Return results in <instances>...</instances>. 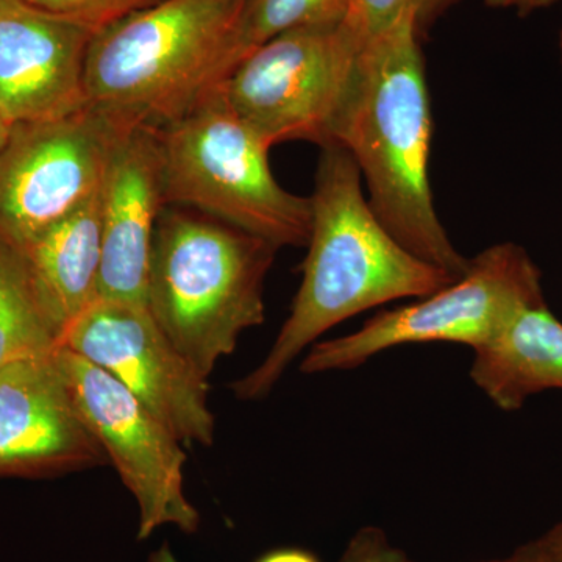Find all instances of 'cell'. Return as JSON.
<instances>
[{"instance_id": "1", "label": "cell", "mask_w": 562, "mask_h": 562, "mask_svg": "<svg viewBox=\"0 0 562 562\" xmlns=\"http://www.w3.org/2000/svg\"><path fill=\"white\" fill-rule=\"evenodd\" d=\"M321 149L301 288L265 360L233 384L239 401L271 394L291 362L341 322L384 303L425 297L458 280L406 250L384 228L346 147L330 143Z\"/></svg>"}, {"instance_id": "2", "label": "cell", "mask_w": 562, "mask_h": 562, "mask_svg": "<svg viewBox=\"0 0 562 562\" xmlns=\"http://www.w3.org/2000/svg\"><path fill=\"white\" fill-rule=\"evenodd\" d=\"M413 7L362 44L331 143L349 150L373 213L417 258L464 276L462 257L432 203L431 109Z\"/></svg>"}, {"instance_id": "3", "label": "cell", "mask_w": 562, "mask_h": 562, "mask_svg": "<svg viewBox=\"0 0 562 562\" xmlns=\"http://www.w3.org/2000/svg\"><path fill=\"white\" fill-rule=\"evenodd\" d=\"M241 0H158L92 35L88 105L122 127L162 128L190 113L233 69Z\"/></svg>"}, {"instance_id": "4", "label": "cell", "mask_w": 562, "mask_h": 562, "mask_svg": "<svg viewBox=\"0 0 562 562\" xmlns=\"http://www.w3.org/2000/svg\"><path fill=\"white\" fill-rule=\"evenodd\" d=\"M277 247L181 206H166L151 241L147 306L166 338L209 380L249 328L265 324Z\"/></svg>"}, {"instance_id": "5", "label": "cell", "mask_w": 562, "mask_h": 562, "mask_svg": "<svg viewBox=\"0 0 562 562\" xmlns=\"http://www.w3.org/2000/svg\"><path fill=\"white\" fill-rule=\"evenodd\" d=\"M157 131L166 206L199 211L279 250L308 246L310 198L276 180L271 147L231 109L221 87Z\"/></svg>"}, {"instance_id": "6", "label": "cell", "mask_w": 562, "mask_h": 562, "mask_svg": "<svg viewBox=\"0 0 562 562\" xmlns=\"http://www.w3.org/2000/svg\"><path fill=\"white\" fill-rule=\"evenodd\" d=\"M543 302L541 272L522 247L497 244L442 290L371 317L360 330L314 342L302 360L306 375L351 371L406 344L487 346L522 310Z\"/></svg>"}, {"instance_id": "7", "label": "cell", "mask_w": 562, "mask_h": 562, "mask_svg": "<svg viewBox=\"0 0 562 562\" xmlns=\"http://www.w3.org/2000/svg\"><path fill=\"white\" fill-rule=\"evenodd\" d=\"M361 47L344 21L292 29L246 55L221 92L269 147L288 140L324 147Z\"/></svg>"}, {"instance_id": "8", "label": "cell", "mask_w": 562, "mask_h": 562, "mask_svg": "<svg viewBox=\"0 0 562 562\" xmlns=\"http://www.w3.org/2000/svg\"><path fill=\"white\" fill-rule=\"evenodd\" d=\"M121 128L92 106L11 124L0 149V244L22 251L91 199Z\"/></svg>"}, {"instance_id": "9", "label": "cell", "mask_w": 562, "mask_h": 562, "mask_svg": "<svg viewBox=\"0 0 562 562\" xmlns=\"http://www.w3.org/2000/svg\"><path fill=\"white\" fill-rule=\"evenodd\" d=\"M55 361L81 419L138 503L139 541L165 525L198 531L201 514L184 494L187 454L179 438L124 384L76 351L61 347Z\"/></svg>"}, {"instance_id": "10", "label": "cell", "mask_w": 562, "mask_h": 562, "mask_svg": "<svg viewBox=\"0 0 562 562\" xmlns=\"http://www.w3.org/2000/svg\"><path fill=\"white\" fill-rule=\"evenodd\" d=\"M63 347L124 384L180 442L213 443L209 380L166 338L147 303L99 299L70 325Z\"/></svg>"}, {"instance_id": "11", "label": "cell", "mask_w": 562, "mask_h": 562, "mask_svg": "<svg viewBox=\"0 0 562 562\" xmlns=\"http://www.w3.org/2000/svg\"><path fill=\"white\" fill-rule=\"evenodd\" d=\"M94 29L0 0V113L10 124L87 109L85 65Z\"/></svg>"}, {"instance_id": "12", "label": "cell", "mask_w": 562, "mask_h": 562, "mask_svg": "<svg viewBox=\"0 0 562 562\" xmlns=\"http://www.w3.org/2000/svg\"><path fill=\"white\" fill-rule=\"evenodd\" d=\"M106 460L55 353L0 368V475H54Z\"/></svg>"}, {"instance_id": "13", "label": "cell", "mask_w": 562, "mask_h": 562, "mask_svg": "<svg viewBox=\"0 0 562 562\" xmlns=\"http://www.w3.org/2000/svg\"><path fill=\"white\" fill-rule=\"evenodd\" d=\"M103 301L147 303L151 241L165 202L157 128L122 127L101 181Z\"/></svg>"}, {"instance_id": "14", "label": "cell", "mask_w": 562, "mask_h": 562, "mask_svg": "<svg viewBox=\"0 0 562 562\" xmlns=\"http://www.w3.org/2000/svg\"><path fill=\"white\" fill-rule=\"evenodd\" d=\"M20 254L31 271L41 301L66 336L70 325L101 297L99 191Z\"/></svg>"}, {"instance_id": "15", "label": "cell", "mask_w": 562, "mask_h": 562, "mask_svg": "<svg viewBox=\"0 0 562 562\" xmlns=\"http://www.w3.org/2000/svg\"><path fill=\"white\" fill-rule=\"evenodd\" d=\"M473 351L472 382L505 412H516L539 392L562 390V322L546 303L522 310Z\"/></svg>"}, {"instance_id": "16", "label": "cell", "mask_w": 562, "mask_h": 562, "mask_svg": "<svg viewBox=\"0 0 562 562\" xmlns=\"http://www.w3.org/2000/svg\"><path fill=\"white\" fill-rule=\"evenodd\" d=\"M63 344L65 333L41 301L24 257L0 244V368L49 357Z\"/></svg>"}, {"instance_id": "17", "label": "cell", "mask_w": 562, "mask_h": 562, "mask_svg": "<svg viewBox=\"0 0 562 562\" xmlns=\"http://www.w3.org/2000/svg\"><path fill=\"white\" fill-rule=\"evenodd\" d=\"M349 0H241L233 32V68L281 33L346 20ZM233 70V69H232Z\"/></svg>"}, {"instance_id": "18", "label": "cell", "mask_w": 562, "mask_h": 562, "mask_svg": "<svg viewBox=\"0 0 562 562\" xmlns=\"http://www.w3.org/2000/svg\"><path fill=\"white\" fill-rule=\"evenodd\" d=\"M21 2L99 31L110 22L127 16L133 11L151 5L158 0H21Z\"/></svg>"}, {"instance_id": "19", "label": "cell", "mask_w": 562, "mask_h": 562, "mask_svg": "<svg viewBox=\"0 0 562 562\" xmlns=\"http://www.w3.org/2000/svg\"><path fill=\"white\" fill-rule=\"evenodd\" d=\"M409 7H413V0H349L344 24L364 44L387 31Z\"/></svg>"}, {"instance_id": "20", "label": "cell", "mask_w": 562, "mask_h": 562, "mask_svg": "<svg viewBox=\"0 0 562 562\" xmlns=\"http://www.w3.org/2000/svg\"><path fill=\"white\" fill-rule=\"evenodd\" d=\"M339 562H413L390 541L379 527H364L355 532Z\"/></svg>"}, {"instance_id": "21", "label": "cell", "mask_w": 562, "mask_h": 562, "mask_svg": "<svg viewBox=\"0 0 562 562\" xmlns=\"http://www.w3.org/2000/svg\"><path fill=\"white\" fill-rule=\"evenodd\" d=\"M509 562H562V524L543 538L524 547Z\"/></svg>"}, {"instance_id": "22", "label": "cell", "mask_w": 562, "mask_h": 562, "mask_svg": "<svg viewBox=\"0 0 562 562\" xmlns=\"http://www.w3.org/2000/svg\"><path fill=\"white\" fill-rule=\"evenodd\" d=\"M457 2L458 0H413L414 24L419 38H424L435 22Z\"/></svg>"}, {"instance_id": "23", "label": "cell", "mask_w": 562, "mask_h": 562, "mask_svg": "<svg viewBox=\"0 0 562 562\" xmlns=\"http://www.w3.org/2000/svg\"><path fill=\"white\" fill-rule=\"evenodd\" d=\"M491 9L516 10L517 13L528 14L531 11L546 9L558 0H484Z\"/></svg>"}, {"instance_id": "24", "label": "cell", "mask_w": 562, "mask_h": 562, "mask_svg": "<svg viewBox=\"0 0 562 562\" xmlns=\"http://www.w3.org/2000/svg\"><path fill=\"white\" fill-rule=\"evenodd\" d=\"M257 562H321L316 554L303 549H279L262 554Z\"/></svg>"}, {"instance_id": "25", "label": "cell", "mask_w": 562, "mask_h": 562, "mask_svg": "<svg viewBox=\"0 0 562 562\" xmlns=\"http://www.w3.org/2000/svg\"><path fill=\"white\" fill-rule=\"evenodd\" d=\"M147 562H179L177 558L173 557L171 549H169L168 543H162L160 549L155 550L154 553L150 554L149 561Z\"/></svg>"}, {"instance_id": "26", "label": "cell", "mask_w": 562, "mask_h": 562, "mask_svg": "<svg viewBox=\"0 0 562 562\" xmlns=\"http://www.w3.org/2000/svg\"><path fill=\"white\" fill-rule=\"evenodd\" d=\"M11 124L9 121L3 117V114L0 113V149H2L3 144H5L7 138L10 135Z\"/></svg>"}, {"instance_id": "27", "label": "cell", "mask_w": 562, "mask_h": 562, "mask_svg": "<svg viewBox=\"0 0 562 562\" xmlns=\"http://www.w3.org/2000/svg\"><path fill=\"white\" fill-rule=\"evenodd\" d=\"M560 49H561V61H562V33H561V40H560Z\"/></svg>"}, {"instance_id": "28", "label": "cell", "mask_w": 562, "mask_h": 562, "mask_svg": "<svg viewBox=\"0 0 562 562\" xmlns=\"http://www.w3.org/2000/svg\"><path fill=\"white\" fill-rule=\"evenodd\" d=\"M484 562H509V560H506V561H484Z\"/></svg>"}]
</instances>
